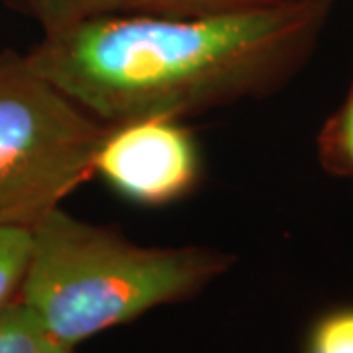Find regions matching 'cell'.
I'll return each mask as SVG.
<instances>
[{
  "mask_svg": "<svg viewBox=\"0 0 353 353\" xmlns=\"http://www.w3.org/2000/svg\"><path fill=\"white\" fill-rule=\"evenodd\" d=\"M318 20V0L202 16L97 14L46 32L26 57L104 124L176 120L285 83Z\"/></svg>",
  "mask_w": 353,
  "mask_h": 353,
  "instance_id": "obj_1",
  "label": "cell"
},
{
  "mask_svg": "<svg viewBox=\"0 0 353 353\" xmlns=\"http://www.w3.org/2000/svg\"><path fill=\"white\" fill-rule=\"evenodd\" d=\"M228 257L201 248H143L61 208L32 228L22 303L75 350L104 330L202 289Z\"/></svg>",
  "mask_w": 353,
  "mask_h": 353,
  "instance_id": "obj_2",
  "label": "cell"
},
{
  "mask_svg": "<svg viewBox=\"0 0 353 353\" xmlns=\"http://www.w3.org/2000/svg\"><path fill=\"white\" fill-rule=\"evenodd\" d=\"M110 130L30 65L0 53V226L36 228L90 176Z\"/></svg>",
  "mask_w": 353,
  "mask_h": 353,
  "instance_id": "obj_3",
  "label": "cell"
},
{
  "mask_svg": "<svg viewBox=\"0 0 353 353\" xmlns=\"http://www.w3.org/2000/svg\"><path fill=\"white\" fill-rule=\"evenodd\" d=\"M199 150L171 118H141L110 126L94 171L130 201L161 206L187 194L199 179Z\"/></svg>",
  "mask_w": 353,
  "mask_h": 353,
  "instance_id": "obj_4",
  "label": "cell"
},
{
  "mask_svg": "<svg viewBox=\"0 0 353 353\" xmlns=\"http://www.w3.org/2000/svg\"><path fill=\"white\" fill-rule=\"evenodd\" d=\"M0 353H73L55 340L22 301L0 312Z\"/></svg>",
  "mask_w": 353,
  "mask_h": 353,
  "instance_id": "obj_5",
  "label": "cell"
},
{
  "mask_svg": "<svg viewBox=\"0 0 353 353\" xmlns=\"http://www.w3.org/2000/svg\"><path fill=\"white\" fill-rule=\"evenodd\" d=\"M318 155L328 173L353 179V83L320 132Z\"/></svg>",
  "mask_w": 353,
  "mask_h": 353,
  "instance_id": "obj_6",
  "label": "cell"
},
{
  "mask_svg": "<svg viewBox=\"0 0 353 353\" xmlns=\"http://www.w3.org/2000/svg\"><path fill=\"white\" fill-rule=\"evenodd\" d=\"M32 255V230L0 226V312L20 299Z\"/></svg>",
  "mask_w": 353,
  "mask_h": 353,
  "instance_id": "obj_7",
  "label": "cell"
},
{
  "mask_svg": "<svg viewBox=\"0 0 353 353\" xmlns=\"http://www.w3.org/2000/svg\"><path fill=\"white\" fill-rule=\"evenodd\" d=\"M30 10L38 16L46 32L73 24L97 14H108L132 8V0H24Z\"/></svg>",
  "mask_w": 353,
  "mask_h": 353,
  "instance_id": "obj_8",
  "label": "cell"
},
{
  "mask_svg": "<svg viewBox=\"0 0 353 353\" xmlns=\"http://www.w3.org/2000/svg\"><path fill=\"white\" fill-rule=\"evenodd\" d=\"M287 2H296V0H132V8H143L152 14H167V16H202V14L275 6Z\"/></svg>",
  "mask_w": 353,
  "mask_h": 353,
  "instance_id": "obj_9",
  "label": "cell"
},
{
  "mask_svg": "<svg viewBox=\"0 0 353 353\" xmlns=\"http://www.w3.org/2000/svg\"><path fill=\"white\" fill-rule=\"evenodd\" d=\"M310 353H353V310L326 316L312 332Z\"/></svg>",
  "mask_w": 353,
  "mask_h": 353,
  "instance_id": "obj_10",
  "label": "cell"
}]
</instances>
